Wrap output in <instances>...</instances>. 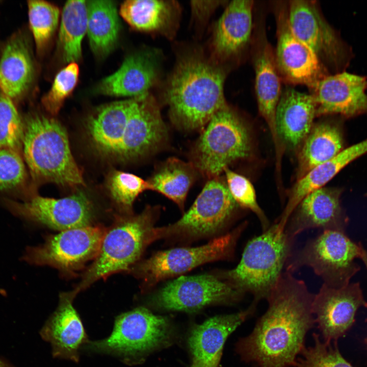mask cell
<instances>
[{"mask_svg":"<svg viewBox=\"0 0 367 367\" xmlns=\"http://www.w3.org/2000/svg\"><path fill=\"white\" fill-rule=\"evenodd\" d=\"M23 124L24 156L34 179L64 186L83 185L64 127L38 113L29 115Z\"/></svg>","mask_w":367,"mask_h":367,"instance_id":"cell-3","label":"cell"},{"mask_svg":"<svg viewBox=\"0 0 367 367\" xmlns=\"http://www.w3.org/2000/svg\"><path fill=\"white\" fill-rule=\"evenodd\" d=\"M236 204L226 184L218 177L211 178L179 220L167 226L154 228V239H192L214 234L227 225Z\"/></svg>","mask_w":367,"mask_h":367,"instance_id":"cell-9","label":"cell"},{"mask_svg":"<svg viewBox=\"0 0 367 367\" xmlns=\"http://www.w3.org/2000/svg\"><path fill=\"white\" fill-rule=\"evenodd\" d=\"M159 54L147 49L127 57L113 73L100 82L98 94L119 97H140L149 93L159 74Z\"/></svg>","mask_w":367,"mask_h":367,"instance_id":"cell-21","label":"cell"},{"mask_svg":"<svg viewBox=\"0 0 367 367\" xmlns=\"http://www.w3.org/2000/svg\"><path fill=\"white\" fill-rule=\"evenodd\" d=\"M277 43L275 55L280 74L286 82L310 88L331 74L314 51L293 32L287 18V9L277 15Z\"/></svg>","mask_w":367,"mask_h":367,"instance_id":"cell-16","label":"cell"},{"mask_svg":"<svg viewBox=\"0 0 367 367\" xmlns=\"http://www.w3.org/2000/svg\"><path fill=\"white\" fill-rule=\"evenodd\" d=\"M23 124L12 99L0 92V148L19 151Z\"/></svg>","mask_w":367,"mask_h":367,"instance_id":"cell-37","label":"cell"},{"mask_svg":"<svg viewBox=\"0 0 367 367\" xmlns=\"http://www.w3.org/2000/svg\"><path fill=\"white\" fill-rule=\"evenodd\" d=\"M359 257L362 260L367 268V251L361 245Z\"/></svg>","mask_w":367,"mask_h":367,"instance_id":"cell-42","label":"cell"},{"mask_svg":"<svg viewBox=\"0 0 367 367\" xmlns=\"http://www.w3.org/2000/svg\"><path fill=\"white\" fill-rule=\"evenodd\" d=\"M255 309L251 304L245 310L216 316L194 327L188 339L192 355L190 367H219L227 338Z\"/></svg>","mask_w":367,"mask_h":367,"instance_id":"cell-22","label":"cell"},{"mask_svg":"<svg viewBox=\"0 0 367 367\" xmlns=\"http://www.w3.org/2000/svg\"><path fill=\"white\" fill-rule=\"evenodd\" d=\"M167 129L155 99L149 93L134 98L115 158L133 160L155 150L165 140Z\"/></svg>","mask_w":367,"mask_h":367,"instance_id":"cell-17","label":"cell"},{"mask_svg":"<svg viewBox=\"0 0 367 367\" xmlns=\"http://www.w3.org/2000/svg\"><path fill=\"white\" fill-rule=\"evenodd\" d=\"M313 344L304 347L294 367H353L340 354L337 342H326L316 333Z\"/></svg>","mask_w":367,"mask_h":367,"instance_id":"cell-36","label":"cell"},{"mask_svg":"<svg viewBox=\"0 0 367 367\" xmlns=\"http://www.w3.org/2000/svg\"><path fill=\"white\" fill-rule=\"evenodd\" d=\"M313 297L303 280L283 272L267 299L265 313L237 343L241 359L258 367H294L307 333L316 324Z\"/></svg>","mask_w":367,"mask_h":367,"instance_id":"cell-1","label":"cell"},{"mask_svg":"<svg viewBox=\"0 0 367 367\" xmlns=\"http://www.w3.org/2000/svg\"><path fill=\"white\" fill-rule=\"evenodd\" d=\"M253 1L236 0L227 5L214 28L212 58L221 64L239 55L248 44L252 31Z\"/></svg>","mask_w":367,"mask_h":367,"instance_id":"cell-23","label":"cell"},{"mask_svg":"<svg viewBox=\"0 0 367 367\" xmlns=\"http://www.w3.org/2000/svg\"><path fill=\"white\" fill-rule=\"evenodd\" d=\"M195 169L192 164L176 158L169 159L148 180L150 190L166 196L182 209L195 180Z\"/></svg>","mask_w":367,"mask_h":367,"instance_id":"cell-33","label":"cell"},{"mask_svg":"<svg viewBox=\"0 0 367 367\" xmlns=\"http://www.w3.org/2000/svg\"><path fill=\"white\" fill-rule=\"evenodd\" d=\"M304 141L299 154L297 180L345 148L342 125L336 121H326L315 125Z\"/></svg>","mask_w":367,"mask_h":367,"instance_id":"cell-29","label":"cell"},{"mask_svg":"<svg viewBox=\"0 0 367 367\" xmlns=\"http://www.w3.org/2000/svg\"><path fill=\"white\" fill-rule=\"evenodd\" d=\"M294 241L276 222L248 242L237 266L222 274L223 280L243 294H251L257 305L276 285L292 254Z\"/></svg>","mask_w":367,"mask_h":367,"instance_id":"cell-4","label":"cell"},{"mask_svg":"<svg viewBox=\"0 0 367 367\" xmlns=\"http://www.w3.org/2000/svg\"><path fill=\"white\" fill-rule=\"evenodd\" d=\"M316 116L311 94L287 88L281 93L276 112V124L280 140L294 148L311 130Z\"/></svg>","mask_w":367,"mask_h":367,"instance_id":"cell-26","label":"cell"},{"mask_svg":"<svg viewBox=\"0 0 367 367\" xmlns=\"http://www.w3.org/2000/svg\"><path fill=\"white\" fill-rule=\"evenodd\" d=\"M361 244L352 241L344 231L324 230L304 247L292 254L286 264V271L293 273L303 267L310 268L324 281L334 287L349 284L359 270L355 262L359 257Z\"/></svg>","mask_w":367,"mask_h":367,"instance_id":"cell-7","label":"cell"},{"mask_svg":"<svg viewBox=\"0 0 367 367\" xmlns=\"http://www.w3.org/2000/svg\"><path fill=\"white\" fill-rule=\"evenodd\" d=\"M244 294L210 274L181 276L167 283L152 297V302L168 310L193 311L215 303H230Z\"/></svg>","mask_w":367,"mask_h":367,"instance_id":"cell-14","label":"cell"},{"mask_svg":"<svg viewBox=\"0 0 367 367\" xmlns=\"http://www.w3.org/2000/svg\"><path fill=\"white\" fill-rule=\"evenodd\" d=\"M119 13L135 30L170 38L177 28L179 6L174 1L128 0L121 5Z\"/></svg>","mask_w":367,"mask_h":367,"instance_id":"cell-28","label":"cell"},{"mask_svg":"<svg viewBox=\"0 0 367 367\" xmlns=\"http://www.w3.org/2000/svg\"><path fill=\"white\" fill-rule=\"evenodd\" d=\"M87 6V34L91 48L95 55L104 56L114 48L119 36L116 4L110 1H90Z\"/></svg>","mask_w":367,"mask_h":367,"instance_id":"cell-31","label":"cell"},{"mask_svg":"<svg viewBox=\"0 0 367 367\" xmlns=\"http://www.w3.org/2000/svg\"><path fill=\"white\" fill-rule=\"evenodd\" d=\"M316 116L337 114L346 118L367 114V77L347 71L329 74L309 88Z\"/></svg>","mask_w":367,"mask_h":367,"instance_id":"cell-18","label":"cell"},{"mask_svg":"<svg viewBox=\"0 0 367 367\" xmlns=\"http://www.w3.org/2000/svg\"><path fill=\"white\" fill-rule=\"evenodd\" d=\"M107 187L114 202L127 215L136 198L143 191L150 190L147 180L128 172L114 170L108 177Z\"/></svg>","mask_w":367,"mask_h":367,"instance_id":"cell-35","label":"cell"},{"mask_svg":"<svg viewBox=\"0 0 367 367\" xmlns=\"http://www.w3.org/2000/svg\"><path fill=\"white\" fill-rule=\"evenodd\" d=\"M155 211L147 208L141 214L119 216L106 229L94 261L72 291L77 295L100 279L130 270L154 239Z\"/></svg>","mask_w":367,"mask_h":367,"instance_id":"cell-5","label":"cell"},{"mask_svg":"<svg viewBox=\"0 0 367 367\" xmlns=\"http://www.w3.org/2000/svg\"><path fill=\"white\" fill-rule=\"evenodd\" d=\"M76 296L72 291L60 294L58 307L45 323L40 334L50 344L54 357L77 362L80 350L89 340L73 304Z\"/></svg>","mask_w":367,"mask_h":367,"instance_id":"cell-20","label":"cell"},{"mask_svg":"<svg viewBox=\"0 0 367 367\" xmlns=\"http://www.w3.org/2000/svg\"><path fill=\"white\" fill-rule=\"evenodd\" d=\"M367 153V138L346 148L335 157L310 170L297 180L289 196L286 205L277 221L284 228L291 216L302 199L311 192L324 187L350 163Z\"/></svg>","mask_w":367,"mask_h":367,"instance_id":"cell-27","label":"cell"},{"mask_svg":"<svg viewBox=\"0 0 367 367\" xmlns=\"http://www.w3.org/2000/svg\"><path fill=\"white\" fill-rule=\"evenodd\" d=\"M206 125L194 146L191 164L211 179L218 177L232 162L248 156L251 143L244 123L228 105Z\"/></svg>","mask_w":367,"mask_h":367,"instance_id":"cell-6","label":"cell"},{"mask_svg":"<svg viewBox=\"0 0 367 367\" xmlns=\"http://www.w3.org/2000/svg\"><path fill=\"white\" fill-rule=\"evenodd\" d=\"M168 334L166 318L140 307L118 316L108 337L89 341L83 347L92 352L113 355L128 362L158 346Z\"/></svg>","mask_w":367,"mask_h":367,"instance_id":"cell-8","label":"cell"},{"mask_svg":"<svg viewBox=\"0 0 367 367\" xmlns=\"http://www.w3.org/2000/svg\"><path fill=\"white\" fill-rule=\"evenodd\" d=\"M367 307L359 283L334 287L323 284L314 295L312 311L315 324L326 342H337L355 322L357 310Z\"/></svg>","mask_w":367,"mask_h":367,"instance_id":"cell-15","label":"cell"},{"mask_svg":"<svg viewBox=\"0 0 367 367\" xmlns=\"http://www.w3.org/2000/svg\"><path fill=\"white\" fill-rule=\"evenodd\" d=\"M28 6L31 30L37 48L42 50L56 30L60 11L56 6L43 1H29Z\"/></svg>","mask_w":367,"mask_h":367,"instance_id":"cell-34","label":"cell"},{"mask_svg":"<svg viewBox=\"0 0 367 367\" xmlns=\"http://www.w3.org/2000/svg\"><path fill=\"white\" fill-rule=\"evenodd\" d=\"M78 75L79 68L76 62L69 63L57 74L50 90L42 99L49 113L58 114L65 99L75 88Z\"/></svg>","mask_w":367,"mask_h":367,"instance_id":"cell-39","label":"cell"},{"mask_svg":"<svg viewBox=\"0 0 367 367\" xmlns=\"http://www.w3.org/2000/svg\"><path fill=\"white\" fill-rule=\"evenodd\" d=\"M221 5V1H192L191 6L193 16L197 22L204 23Z\"/></svg>","mask_w":367,"mask_h":367,"instance_id":"cell-41","label":"cell"},{"mask_svg":"<svg viewBox=\"0 0 367 367\" xmlns=\"http://www.w3.org/2000/svg\"><path fill=\"white\" fill-rule=\"evenodd\" d=\"M342 192L341 188L322 187L308 194L291 216L285 231L293 238L312 228L344 232L348 219L340 204Z\"/></svg>","mask_w":367,"mask_h":367,"instance_id":"cell-19","label":"cell"},{"mask_svg":"<svg viewBox=\"0 0 367 367\" xmlns=\"http://www.w3.org/2000/svg\"><path fill=\"white\" fill-rule=\"evenodd\" d=\"M6 205L17 216L60 231L93 225L96 219L93 203L82 191L61 198L36 196L23 202L8 200Z\"/></svg>","mask_w":367,"mask_h":367,"instance_id":"cell-13","label":"cell"},{"mask_svg":"<svg viewBox=\"0 0 367 367\" xmlns=\"http://www.w3.org/2000/svg\"><path fill=\"white\" fill-rule=\"evenodd\" d=\"M287 18L294 34L314 51L328 70L333 74L345 71L353 57L352 49L328 23L315 2L290 1Z\"/></svg>","mask_w":367,"mask_h":367,"instance_id":"cell-10","label":"cell"},{"mask_svg":"<svg viewBox=\"0 0 367 367\" xmlns=\"http://www.w3.org/2000/svg\"><path fill=\"white\" fill-rule=\"evenodd\" d=\"M225 77L224 69L212 59L198 53L180 59L165 92L173 121L188 130L206 125L217 111L227 105Z\"/></svg>","mask_w":367,"mask_h":367,"instance_id":"cell-2","label":"cell"},{"mask_svg":"<svg viewBox=\"0 0 367 367\" xmlns=\"http://www.w3.org/2000/svg\"><path fill=\"white\" fill-rule=\"evenodd\" d=\"M134 98L105 104L87 117L86 130L94 150L103 157H115L122 139Z\"/></svg>","mask_w":367,"mask_h":367,"instance_id":"cell-25","label":"cell"},{"mask_svg":"<svg viewBox=\"0 0 367 367\" xmlns=\"http://www.w3.org/2000/svg\"><path fill=\"white\" fill-rule=\"evenodd\" d=\"M226 185L232 198L241 207L254 213L259 220L263 231L270 226L269 221L259 206L255 192L250 180L242 175L229 169H224Z\"/></svg>","mask_w":367,"mask_h":367,"instance_id":"cell-38","label":"cell"},{"mask_svg":"<svg viewBox=\"0 0 367 367\" xmlns=\"http://www.w3.org/2000/svg\"><path fill=\"white\" fill-rule=\"evenodd\" d=\"M257 41L253 65L258 109L270 129L278 156L280 140L276 124V112L282 93L280 76L275 55L265 35H261Z\"/></svg>","mask_w":367,"mask_h":367,"instance_id":"cell-24","label":"cell"},{"mask_svg":"<svg viewBox=\"0 0 367 367\" xmlns=\"http://www.w3.org/2000/svg\"><path fill=\"white\" fill-rule=\"evenodd\" d=\"M106 229L93 225L61 231L48 235L41 245L29 247L22 258L30 264L49 266L65 275H73L96 257Z\"/></svg>","mask_w":367,"mask_h":367,"instance_id":"cell-11","label":"cell"},{"mask_svg":"<svg viewBox=\"0 0 367 367\" xmlns=\"http://www.w3.org/2000/svg\"><path fill=\"white\" fill-rule=\"evenodd\" d=\"M365 343L366 344L367 346V337L365 339Z\"/></svg>","mask_w":367,"mask_h":367,"instance_id":"cell-44","label":"cell"},{"mask_svg":"<svg viewBox=\"0 0 367 367\" xmlns=\"http://www.w3.org/2000/svg\"><path fill=\"white\" fill-rule=\"evenodd\" d=\"M27 172L18 151L0 148V191L20 187L25 181Z\"/></svg>","mask_w":367,"mask_h":367,"instance_id":"cell-40","label":"cell"},{"mask_svg":"<svg viewBox=\"0 0 367 367\" xmlns=\"http://www.w3.org/2000/svg\"><path fill=\"white\" fill-rule=\"evenodd\" d=\"M87 6L85 1H68L61 14L58 46L63 60L76 62L82 56V44L87 33Z\"/></svg>","mask_w":367,"mask_h":367,"instance_id":"cell-32","label":"cell"},{"mask_svg":"<svg viewBox=\"0 0 367 367\" xmlns=\"http://www.w3.org/2000/svg\"><path fill=\"white\" fill-rule=\"evenodd\" d=\"M0 367H15L11 364L0 358Z\"/></svg>","mask_w":367,"mask_h":367,"instance_id":"cell-43","label":"cell"},{"mask_svg":"<svg viewBox=\"0 0 367 367\" xmlns=\"http://www.w3.org/2000/svg\"><path fill=\"white\" fill-rule=\"evenodd\" d=\"M33 74L31 57L24 40L13 37L6 44L0 60V90L10 98L27 89Z\"/></svg>","mask_w":367,"mask_h":367,"instance_id":"cell-30","label":"cell"},{"mask_svg":"<svg viewBox=\"0 0 367 367\" xmlns=\"http://www.w3.org/2000/svg\"><path fill=\"white\" fill-rule=\"evenodd\" d=\"M247 224L193 248H176L159 251L134 266L131 270L147 285L181 274L203 264L231 257L237 241Z\"/></svg>","mask_w":367,"mask_h":367,"instance_id":"cell-12","label":"cell"}]
</instances>
